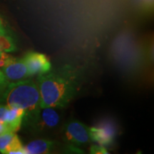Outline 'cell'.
<instances>
[{
  "mask_svg": "<svg viewBox=\"0 0 154 154\" xmlns=\"http://www.w3.org/2000/svg\"><path fill=\"white\" fill-rule=\"evenodd\" d=\"M117 134L115 125L109 121H103L89 128L91 140L104 147L112 146Z\"/></svg>",
  "mask_w": 154,
  "mask_h": 154,
  "instance_id": "5b68a950",
  "label": "cell"
},
{
  "mask_svg": "<svg viewBox=\"0 0 154 154\" xmlns=\"http://www.w3.org/2000/svg\"><path fill=\"white\" fill-rule=\"evenodd\" d=\"M8 84L9 82H7V79H6L5 75L3 74V73L2 72L1 69H0V91L2 90Z\"/></svg>",
  "mask_w": 154,
  "mask_h": 154,
  "instance_id": "5bb4252c",
  "label": "cell"
},
{
  "mask_svg": "<svg viewBox=\"0 0 154 154\" xmlns=\"http://www.w3.org/2000/svg\"><path fill=\"white\" fill-rule=\"evenodd\" d=\"M2 101L9 108H17L24 111L25 123L29 125L41 109L38 86L32 79L9 83L2 90Z\"/></svg>",
  "mask_w": 154,
  "mask_h": 154,
  "instance_id": "7a4b0ae2",
  "label": "cell"
},
{
  "mask_svg": "<svg viewBox=\"0 0 154 154\" xmlns=\"http://www.w3.org/2000/svg\"><path fill=\"white\" fill-rule=\"evenodd\" d=\"M10 131L9 129V127L5 122L0 121V135L4 134V133Z\"/></svg>",
  "mask_w": 154,
  "mask_h": 154,
  "instance_id": "9a60e30c",
  "label": "cell"
},
{
  "mask_svg": "<svg viewBox=\"0 0 154 154\" xmlns=\"http://www.w3.org/2000/svg\"><path fill=\"white\" fill-rule=\"evenodd\" d=\"M16 49L12 38L8 34L0 33V52H11Z\"/></svg>",
  "mask_w": 154,
  "mask_h": 154,
  "instance_id": "8fae6325",
  "label": "cell"
},
{
  "mask_svg": "<svg viewBox=\"0 0 154 154\" xmlns=\"http://www.w3.org/2000/svg\"><path fill=\"white\" fill-rule=\"evenodd\" d=\"M90 153L92 154H108L109 152L107 151L106 147L103 146L99 145H92L90 147Z\"/></svg>",
  "mask_w": 154,
  "mask_h": 154,
  "instance_id": "7c38bea8",
  "label": "cell"
},
{
  "mask_svg": "<svg viewBox=\"0 0 154 154\" xmlns=\"http://www.w3.org/2000/svg\"><path fill=\"white\" fill-rule=\"evenodd\" d=\"M0 69L9 83L26 79L30 76L22 59H17L2 51L0 52Z\"/></svg>",
  "mask_w": 154,
  "mask_h": 154,
  "instance_id": "3957f363",
  "label": "cell"
},
{
  "mask_svg": "<svg viewBox=\"0 0 154 154\" xmlns=\"http://www.w3.org/2000/svg\"><path fill=\"white\" fill-rule=\"evenodd\" d=\"M23 109L17 108H9L5 123L9 127L10 131L17 132L19 130L24 116Z\"/></svg>",
  "mask_w": 154,
  "mask_h": 154,
  "instance_id": "30bf717a",
  "label": "cell"
},
{
  "mask_svg": "<svg viewBox=\"0 0 154 154\" xmlns=\"http://www.w3.org/2000/svg\"><path fill=\"white\" fill-rule=\"evenodd\" d=\"M0 33H1V34H7V30H6L5 26H4L3 22H2V20L1 18H0Z\"/></svg>",
  "mask_w": 154,
  "mask_h": 154,
  "instance_id": "2e32d148",
  "label": "cell"
},
{
  "mask_svg": "<svg viewBox=\"0 0 154 154\" xmlns=\"http://www.w3.org/2000/svg\"><path fill=\"white\" fill-rule=\"evenodd\" d=\"M0 153L26 154L24 146L16 132L8 131L0 135Z\"/></svg>",
  "mask_w": 154,
  "mask_h": 154,
  "instance_id": "ba28073f",
  "label": "cell"
},
{
  "mask_svg": "<svg viewBox=\"0 0 154 154\" xmlns=\"http://www.w3.org/2000/svg\"><path fill=\"white\" fill-rule=\"evenodd\" d=\"M63 137L68 144L76 146L86 145L91 141L89 128L78 120L69 121L63 128Z\"/></svg>",
  "mask_w": 154,
  "mask_h": 154,
  "instance_id": "277c9868",
  "label": "cell"
},
{
  "mask_svg": "<svg viewBox=\"0 0 154 154\" xmlns=\"http://www.w3.org/2000/svg\"><path fill=\"white\" fill-rule=\"evenodd\" d=\"M146 2L149 4V6H151L153 5V0H146Z\"/></svg>",
  "mask_w": 154,
  "mask_h": 154,
  "instance_id": "e0dca14e",
  "label": "cell"
},
{
  "mask_svg": "<svg viewBox=\"0 0 154 154\" xmlns=\"http://www.w3.org/2000/svg\"><path fill=\"white\" fill-rule=\"evenodd\" d=\"M27 67L30 76L44 74L50 72L51 64L49 58L43 54L30 51L22 58Z\"/></svg>",
  "mask_w": 154,
  "mask_h": 154,
  "instance_id": "52a82bcc",
  "label": "cell"
},
{
  "mask_svg": "<svg viewBox=\"0 0 154 154\" xmlns=\"http://www.w3.org/2000/svg\"><path fill=\"white\" fill-rule=\"evenodd\" d=\"M8 109L9 107L7 106L0 105V121L5 122Z\"/></svg>",
  "mask_w": 154,
  "mask_h": 154,
  "instance_id": "4fadbf2b",
  "label": "cell"
},
{
  "mask_svg": "<svg viewBox=\"0 0 154 154\" xmlns=\"http://www.w3.org/2000/svg\"><path fill=\"white\" fill-rule=\"evenodd\" d=\"M60 115L54 108L43 107L39 109L29 126L42 132L57 128L60 123Z\"/></svg>",
  "mask_w": 154,
  "mask_h": 154,
  "instance_id": "8992f818",
  "label": "cell"
},
{
  "mask_svg": "<svg viewBox=\"0 0 154 154\" xmlns=\"http://www.w3.org/2000/svg\"><path fill=\"white\" fill-rule=\"evenodd\" d=\"M57 147L55 141L47 139H38L31 141L24 146L26 154L50 153Z\"/></svg>",
  "mask_w": 154,
  "mask_h": 154,
  "instance_id": "9c48e42d",
  "label": "cell"
},
{
  "mask_svg": "<svg viewBox=\"0 0 154 154\" xmlns=\"http://www.w3.org/2000/svg\"><path fill=\"white\" fill-rule=\"evenodd\" d=\"M37 81L40 106L56 109H63L69 104L76 95L79 83L77 72L69 66L38 75Z\"/></svg>",
  "mask_w": 154,
  "mask_h": 154,
  "instance_id": "6da1fadb",
  "label": "cell"
}]
</instances>
